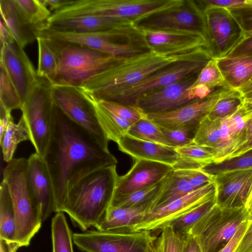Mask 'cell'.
Masks as SVG:
<instances>
[{"label": "cell", "instance_id": "ac0fdd59", "mask_svg": "<svg viewBox=\"0 0 252 252\" xmlns=\"http://www.w3.org/2000/svg\"><path fill=\"white\" fill-rule=\"evenodd\" d=\"M140 30L145 43L151 51L167 55L189 53L202 49H208L212 52L207 37L197 32Z\"/></svg>", "mask_w": 252, "mask_h": 252}, {"label": "cell", "instance_id": "7c38bea8", "mask_svg": "<svg viewBox=\"0 0 252 252\" xmlns=\"http://www.w3.org/2000/svg\"><path fill=\"white\" fill-rule=\"evenodd\" d=\"M151 231L92 230L73 234V242L84 252H151L152 243L157 236Z\"/></svg>", "mask_w": 252, "mask_h": 252}, {"label": "cell", "instance_id": "4fadbf2b", "mask_svg": "<svg viewBox=\"0 0 252 252\" xmlns=\"http://www.w3.org/2000/svg\"><path fill=\"white\" fill-rule=\"evenodd\" d=\"M198 1L203 11L214 57L228 56L244 39V32L229 9Z\"/></svg>", "mask_w": 252, "mask_h": 252}, {"label": "cell", "instance_id": "8d00e7d4", "mask_svg": "<svg viewBox=\"0 0 252 252\" xmlns=\"http://www.w3.org/2000/svg\"><path fill=\"white\" fill-rule=\"evenodd\" d=\"M27 22L37 30L45 25L52 13L43 0H15Z\"/></svg>", "mask_w": 252, "mask_h": 252}, {"label": "cell", "instance_id": "816d5d0a", "mask_svg": "<svg viewBox=\"0 0 252 252\" xmlns=\"http://www.w3.org/2000/svg\"><path fill=\"white\" fill-rule=\"evenodd\" d=\"M235 252H252V222L241 239Z\"/></svg>", "mask_w": 252, "mask_h": 252}, {"label": "cell", "instance_id": "d6986e66", "mask_svg": "<svg viewBox=\"0 0 252 252\" xmlns=\"http://www.w3.org/2000/svg\"><path fill=\"white\" fill-rule=\"evenodd\" d=\"M0 63L4 67L23 103L39 80L33 64L24 49L16 43L0 48Z\"/></svg>", "mask_w": 252, "mask_h": 252}, {"label": "cell", "instance_id": "6da1fadb", "mask_svg": "<svg viewBox=\"0 0 252 252\" xmlns=\"http://www.w3.org/2000/svg\"><path fill=\"white\" fill-rule=\"evenodd\" d=\"M44 159L53 187L55 213L62 212L71 185L94 170L117 163L109 150L55 105L52 133Z\"/></svg>", "mask_w": 252, "mask_h": 252}, {"label": "cell", "instance_id": "f6af8a7d", "mask_svg": "<svg viewBox=\"0 0 252 252\" xmlns=\"http://www.w3.org/2000/svg\"><path fill=\"white\" fill-rule=\"evenodd\" d=\"M197 126L176 129H166L158 126L171 146L176 148L193 143Z\"/></svg>", "mask_w": 252, "mask_h": 252}, {"label": "cell", "instance_id": "6f0895ef", "mask_svg": "<svg viewBox=\"0 0 252 252\" xmlns=\"http://www.w3.org/2000/svg\"><path fill=\"white\" fill-rule=\"evenodd\" d=\"M244 208L248 213L251 219H252V186L247 199Z\"/></svg>", "mask_w": 252, "mask_h": 252}, {"label": "cell", "instance_id": "e0dca14e", "mask_svg": "<svg viewBox=\"0 0 252 252\" xmlns=\"http://www.w3.org/2000/svg\"><path fill=\"white\" fill-rule=\"evenodd\" d=\"M213 182L191 191L166 205L148 211L135 227V231L160 229L173 219L215 197Z\"/></svg>", "mask_w": 252, "mask_h": 252}, {"label": "cell", "instance_id": "30bf717a", "mask_svg": "<svg viewBox=\"0 0 252 252\" xmlns=\"http://www.w3.org/2000/svg\"><path fill=\"white\" fill-rule=\"evenodd\" d=\"M51 94L55 105L70 121L87 132L104 149L108 140L99 123L93 98L81 87L53 84Z\"/></svg>", "mask_w": 252, "mask_h": 252}, {"label": "cell", "instance_id": "e575fe53", "mask_svg": "<svg viewBox=\"0 0 252 252\" xmlns=\"http://www.w3.org/2000/svg\"><path fill=\"white\" fill-rule=\"evenodd\" d=\"M53 252H73V235L63 212H57L51 223Z\"/></svg>", "mask_w": 252, "mask_h": 252}, {"label": "cell", "instance_id": "ffe728a7", "mask_svg": "<svg viewBox=\"0 0 252 252\" xmlns=\"http://www.w3.org/2000/svg\"><path fill=\"white\" fill-rule=\"evenodd\" d=\"M216 204L222 208L244 207L252 186V169L216 174Z\"/></svg>", "mask_w": 252, "mask_h": 252}, {"label": "cell", "instance_id": "3957f363", "mask_svg": "<svg viewBox=\"0 0 252 252\" xmlns=\"http://www.w3.org/2000/svg\"><path fill=\"white\" fill-rule=\"evenodd\" d=\"M118 177L116 165L87 174L68 187L62 212L82 230L94 226L111 204Z\"/></svg>", "mask_w": 252, "mask_h": 252}, {"label": "cell", "instance_id": "f546056e", "mask_svg": "<svg viewBox=\"0 0 252 252\" xmlns=\"http://www.w3.org/2000/svg\"><path fill=\"white\" fill-rule=\"evenodd\" d=\"M194 189H196L178 175L174 170L163 180L150 210L166 205L187 195Z\"/></svg>", "mask_w": 252, "mask_h": 252}, {"label": "cell", "instance_id": "7402d4cb", "mask_svg": "<svg viewBox=\"0 0 252 252\" xmlns=\"http://www.w3.org/2000/svg\"><path fill=\"white\" fill-rule=\"evenodd\" d=\"M28 159L27 180L32 196L40 206L42 220L55 212L53 187L44 158L36 153Z\"/></svg>", "mask_w": 252, "mask_h": 252}, {"label": "cell", "instance_id": "f1b7e54d", "mask_svg": "<svg viewBox=\"0 0 252 252\" xmlns=\"http://www.w3.org/2000/svg\"><path fill=\"white\" fill-rule=\"evenodd\" d=\"M220 119H212L208 115L204 117L197 126L193 139V143L215 151L214 163L220 162L226 158V151L220 134Z\"/></svg>", "mask_w": 252, "mask_h": 252}, {"label": "cell", "instance_id": "db71d44e", "mask_svg": "<svg viewBox=\"0 0 252 252\" xmlns=\"http://www.w3.org/2000/svg\"><path fill=\"white\" fill-rule=\"evenodd\" d=\"M0 48L5 45L15 43L10 31L1 19L0 23Z\"/></svg>", "mask_w": 252, "mask_h": 252}, {"label": "cell", "instance_id": "b9f144b4", "mask_svg": "<svg viewBox=\"0 0 252 252\" xmlns=\"http://www.w3.org/2000/svg\"><path fill=\"white\" fill-rule=\"evenodd\" d=\"M252 169V149L220 162L213 163L202 169L212 175L235 170Z\"/></svg>", "mask_w": 252, "mask_h": 252}, {"label": "cell", "instance_id": "ab89813d", "mask_svg": "<svg viewBox=\"0 0 252 252\" xmlns=\"http://www.w3.org/2000/svg\"><path fill=\"white\" fill-rule=\"evenodd\" d=\"M127 134L139 139L172 147L164 137L160 127L149 120L145 114L130 126Z\"/></svg>", "mask_w": 252, "mask_h": 252}, {"label": "cell", "instance_id": "484cf974", "mask_svg": "<svg viewBox=\"0 0 252 252\" xmlns=\"http://www.w3.org/2000/svg\"><path fill=\"white\" fill-rule=\"evenodd\" d=\"M1 19L10 31L15 43L24 49L37 38L36 29L30 25L17 8L15 0H0Z\"/></svg>", "mask_w": 252, "mask_h": 252}, {"label": "cell", "instance_id": "7bdbcfd3", "mask_svg": "<svg viewBox=\"0 0 252 252\" xmlns=\"http://www.w3.org/2000/svg\"><path fill=\"white\" fill-rule=\"evenodd\" d=\"M200 84L204 85L212 90L218 87L229 88L219 69L216 58L210 59L201 69L192 86Z\"/></svg>", "mask_w": 252, "mask_h": 252}, {"label": "cell", "instance_id": "8fae6325", "mask_svg": "<svg viewBox=\"0 0 252 252\" xmlns=\"http://www.w3.org/2000/svg\"><path fill=\"white\" fill-rule=\"evenodd\" d=\"M206 54L177 62L161 68L140 82L103 100L118 102L135 108L141 96L173 83L187 76L199 73L208 61L213 58Z\"/></svg>", "mask_w": 252, "mask_h": 252}, {"label": "cell", "instance_id": "9c48e42d", "mask_svg": "<svg viewBox=\"0 0 252 252\" xmlns=\"http://www.w3.org/2000/svg\"><path fill=\"white\" fill-rule=\"evenodd\" d=\"M51 86L52 84L48 80L39 77L21 109L35 153L43 158L49 145L53 126L55 105Z\"/></svg>", "mask_w": 252, "mask_h": 252}, {"label": "cell", "instance_id": "5b68a950", "mask_svg": "<svg viewBox=\"0 0 252 252\" xmlns=\"http://www.w3.org/2000/svg\"><path fill=\"white\" fill-rule=\"evenodd\" d=\"M28 159L13 158L3 171V180L9 189L15 217V241L27 247L39 230L41 209L30 191L27 180Z\"/></svg>", "mask_w": 252, "mask_h": 252}, {"label": "cell", "instance_id": "ee69618b", "mask_svg": "<svg viewBox=\"0 0 252 252\" xmlns=\"http://www.w3.org/2000/svg\"><path fill=\"white\" fill-rule=\"evenodd\" d=\"M96 101L105 110L128 121L131 124L137 122L145 115L136 108L118 102L106 100H99Z\"/></svg>", "mask_w": 252, "mask_h": 252}, {"label": "cell", "instance_id": "2e32d148", "mask_svg": "<svg viewBox=\"0 0 252 252\" xmlns=\"http://www.w3.org/2000/svg\"><path fill=\"white\" fill-rule=\"evenodd\" d=\"M197 73L190 75L173 83L148 93L137 100L135 108L144 114L172 111L198 99L191 87Z\"/></svg>", "mask_w": 252, "mask_h": 252}, {"label": "cell", "instance_id": "603a6c76", "mask_svg": "<svg viewBox=\"0 0 252 252\" xmlns=\"http://www.w3.org/2000/svg\"><path fill=\"white\" fill-rule=\"evenodd\" d=\"M134 24L131 21L114 17L79 15L57 17L51 14L46 25L55 30L76 32L106 31Z\"/></svg>", "mask_w": 252, "mask_h": 252}, {"label": "cell", "instance_id": "4dcf8cb0", "mask_svg": "<svg viewBox=\"0 0 252 252\" xmlns=\"http://www.w3.org/2000/svg\"><path fill=\"white\" fill-rule=\"evenodd\" d=\"M26 140H31V135L24 117L22 116L17 124L13 119L10 121L0 138L3 160L7 163L10 162L18 144Z\"/></svg>", "mask_w": 252, "mask_h": 252}, {"label": "cell", "instance_id": "74e56055", "mask_svg": "<svg viewBox=\"0 0 252 252\" xmlns=\"http://www.w3.org/2000/svg\"><path fill=\"white\" fill-rule=\"evenodd\" d=\"M215 204L214 197L173 219L166 225H170L174 231L178 234H189L195 224Z\"/></svg>", "mask_w": 252, "mask_h": 252}, {"label": "cell", "instance_id": "83f0119b", "mask_svg": "<svg viewBox=\"0 0 252 252\" xmlns=\"http://www.w3.org/2000/svg\"><path fill=\"white\" fill-rule=\"evenodd\" d=\"M178 159L174 170L201 169L215 162L216 153L209 147L194 143L175 148Z\"/></svg>", "mask_w": 252, "mask_h": 252}, {"label": "cell", "instance_id": "4316f807", "mask_svg": "<svg viewBox=\"0 0 252 252\" xmlns=\"http://www.w3.org/2000/svg\"><path fill=\"white\" fill-rule=\"evenodd\" d=\"M216 58L229 88L237 90L252 80V53Z\"/></svg>", "mask_w": 252, "mask_h": 252}, {"label": "cell", "instance_id": "277c9868", "mask_svg": "<svg viewBox=\"0 0 252 252\" xmlns=\"http://www.w3.org/2000/svg\"><path fill=\"white\" fill-rule=\"evenodd\" d=\"M36 36L76 44L124 59L150 51L139 42V31L134 24L92 32L62 31L45 24L36 31Z\"/></svg>", "mask_w": 252, "mask_h": 252}, {"label": "cell", "instance_id": "11a10c76", "mask_svg": "<svg viewBox=\"0 0 252 252\" xmlns=\"http://www.w3.org/2000/svg\"><path fill=\"white\" fill-rule=\"evenodd\" d=\"M70 1V0H43L44 4L49 7V10L54 11L62 9L68 4Z\"/></svg>", "mask_w": 252, "mask_h": 252}, {"label": "cell", "instance_id": "8992f818", "mask_svg": "<svg viewBox=\"0 0 252 252\" xmlns=\"http://www.w3.org/2000/svg\"><path fill=\"white\" fill-rule=\"evenodd\" d=\"M47 39L59 60L58 74L54 84L81 87L122 59L76 44Z\"/></svg>", "mask_w": 252, "mask_h": 252}, {"label": "cell", "instance_id": "681fc988", "mask_svg": "<svg viewBox=\"0 0 252 252\" xmlns=\"http://www.w3.org/2000/svg\"><path fill=\"white\" fill-rule=\"evenodd\" d=\"M252 222L251 219L243 221L230 241L219 252H235L241 239Z\"/></svg>", "mask_w": 252, "mask_h": 252}, {"label": "cell", "instance_id": "cb8c5ba5", "mask_svg": "<svg viewBox=\"0 0 252 252\" xmlns=\"http://www.w3.org/2000/svg\"><path fill=\"white\" fill-rule=\"evenodd\" d=\"M117 144L120 150L135 159L157 161L172 167L178 159L175 148L139 139L127 134L121 137Z\"/></svg>", "mask_w": 252, "mask_h": 252}, {"label": "cell", "instance_id": "f35d334b", "mask_svg": "<svg viewBox=\"0 0 252 252\" xmlns=\"http://www.w3.org/2000/svg\"><path fill=\"white\" fill-rule=\"evenodd\" d=\"M152 243L151 252H183L188 234L182 235L174 231L169 225H165Z\"/></svg>", "mask_w": 252, "mask_h": 252}, {"label": "cell", "instance_id": "7dc6e473", "mask_svg": "<svg viewBox=\"0 0 252 252\" xmlns=\"http://www.w3.org/2000/svg\"><path fill=\"white\" fill-rule=\"evenodd\" d=\"M174 171L178 175L186 180L194 189L214 182V176L205 172L202 169Z\"/></svg>", "mask_w": 252, "mask_h": 252}, {"label": "cell", "instance_id": "52a82bcc", "mask_svg": "<svg viewBox=\"0 0 252 252\" xmlns=\"http://www.w3.org/2000/svg\"><path fill=\"white\" fill-rule=\"evenodd\" d=\"M182 0H71L59 11L63 17H108L134 23L149 15L171 8Z\"/></svg>", "mask_w": 252, "mask_h": 252}, {"label": "cell", "instance_id": "d4e9b609", "mask_svg": "<svg viewBox=\"0 0 252 252\" xmlns=\"http://www.w3.org/2000/svg\"><path fill=\"white\" fill-rule=\"evenodd\" d=\"M150 208V206L133 208L109 206L104 217L94 227L103 231L134 232Z\"/></svg>", "mask_w": 252, "mask_h": 252}, {"label": "cell", "instance_id": "60d3db41", "mask_svg": "<svg viewBox=\"0 0 252 252\" xmlns=\"http://www.w3.org/2000/svg\"><path fill=\"white\" fill-rule=\"evenodd\" d=\"M0 106L11 112L21 109L22 101L3 65L0 63Z\"/></svg>", "mask_w": 252, "mask_h": 252}, {"label": "cell", "instance_id": "c3c4849f", "mask_svg": "<svg viewBox=\"0 0 252 252\" xmlns=\"http://www.w3.org/2000/svg\"><path fill=\"white\" fill-rule=\"evenodd\" d=\"M229 9L239 22L245 35H252V7Z\"/></svg>", "mask_w": 252, "mask_h": 252}, {"label": "cell", "instance_id": "ba28073f", "mask_svg": "<svg viewBox=\"0 0 252 252\" xmlns=\"http://www.w3.org/2000/svg\"><path fill=\"white\" fill-rule=\"evenodd\" d=\"M248 219L251 218L244 207L222 208L216 204L189 234L195 238L202 252H219L234 236L241 223Z\"/></svg>", "mask_w": 252, "mask_h": 252}, {"label": "cell", "instance_id": "44dd1931", "mask_svg": "<svg viewBox=\"0 0 252 252\" xmlns=\"http://www.w3.org/2000/svg\"><path fill=\"white\" fill-rule=\"evenodd\" d=\"M173 170L171 166L165 163L135 159L130 169L126 174L119 176L113 197L127 195L158 184Z\"/></svg>", "mask_w": 252, "mask_h": 252}, {"label": "cell", "instance_id": "d6a6232c", "mask_svg": "<svg viewBox=\"0 0 252 252\" xmlns=\"http://www.w3.org/2000/svg\"><path fill=\"white\" fill-rule=\"evenodd\" d=\"M36 40L38 45L37 75L38 77L45 79L53 84L55 82L58 71V56L47 39L37 37Z\"/></svg>", "mask_w": 252, "mask_h": 252}, {"label": "cell", "instance_id": "d590c367", "mask_svg": "<svg viewBox=\"0 0 252 252\" xmlns=\"http://www.w3.org/2000/svg\"><path fill=\"white\" fill-rule=\"evenodd\" d=\"M162 181L128 194L113 197L110 206L125 208L150 206L151 208L160 188Z\"/></svg>", "mask_w": 252, "mask_h": 252}, {"label": "cell", "instance_id": "1f68e13d", "mask_svg": "<svg viewBox=\"0 0 252 252\" xmlns=\"http://www.w3.org/2000/svg\"><path fill=\"white\" fill-rule=\"evenodd\" d=\"M16 223L11 197L6 183L0 186V239L8 243L15 241Z\"/></svg>", "mask_w": 252, "mask_h": 252}, {"label": "cell", "instance_id": "bcb514c9", "mask_svg": "<svg viewBox=\"0 0 252 252\" xmlns=\"http://www.w3.org/2000/svg\"><path fill=\"white\" fill-rule=\"evenodd\" d=\"M242 103L243 97L238 91L235 94L220 100L208 116L212 119L224 118L234 112Z\"/></svg>", "mask_w": 252, "mask_h": 252}, {"label": "cell", "instance_id": "9a60e30c", "mask_svg": "<svg viewBox=\"0 0 252 252\" xmlns=\"http://www.w3.org/2000/svg\"><path fill=\"white\" fill-rule=\"evenodd\" d=\"M237 92L230 88H220L204 98L195 100L175 110L145 115L154 123L166 129H176L197 126L220 100Z\"/></svg>", "mask_w": 252, "mask_h": 252}, {"label": "cell", "instance_id": "7a4b0ae2", "mask_svg": "<svg viewBox=\"0 0 252 252\" xmlns=\"http://www.w3.org/2000/svg\"><path fill=\"white\" fill-rule=\"evenodd\" d=\"M209 53L207 49L178 55L148 51L120 60L90 79L81 88L94 100H103L140 82L168 65Z\"/></svg>", "mask_w": 252, "mask_h": 252}, {"label": "cell", "instance_id": "9f6ffc18", "mask_svg": "<svg viewBox=\"0 0 252 252\" xmlns=\"http://www.w3.org/2000/svg\"><path fill=\"white\" fill-rule=\"evenodd\" d=\"M20 247L17 242L8 243L0 239V252H16Z\"/></svg>", "mask_w": 252, "mask_h": 252}, {"label": "cell", "instance_id": "5bb4252c", "mask_svg": "<svg viewBox=\"0 0 252 252\" xmlns=\"http://www.w3.org/2000/svg\"><path fill=\"white\" fill-rule=\"evenodd\" d=\"M134 25L140 30L197 32L208 40L203 11L198 1L182 0L171 8L138 20Z\"/></svg>", "mask_w": 252, "mask_h": 252}, {"label": "cell", "instance_id": "836d02e7", "mask_svg": "<svg viewBox=\"0 0 252 252\" xmlns=\"http://www.w3.org/2000/svg\"><path fill=\"white\" fill-rule=\"evenodd\" d=\"M93 99L99 123L108 141L117 143L121 137L127 134L132 124L105 110L96 101Z\"/></svg>", "mask_w": 252, "mask_h": 252}, {"label": "cell", "instance_id": "f907efd6", "mask_svg": "<svg viewBox=\"0 0 252 252\" xmlns=\"http://www.w3.org/2000/svg\"><path fill=\"white\" fill-rule=\"evenodd\" d=\"M201 1L205 4L228 9L252 7V0H203Z\"/></svg>", "mask_w": 252, "mask_h": 252}, {"label": "cell", "instance_id": "f5cc1de1", "mask_svg": "<svg viewBox=\"0 0 252 252\" xmlns=\"http://www.w3.org/2000/svg\"><path fill=\"white\" fill-rule=\"evenodd\" d=\"M250 53H252V35H245L243 40L228 56Z\"/></svg>", "mask_w": 252, "mask_h": 252}]
</instances>
